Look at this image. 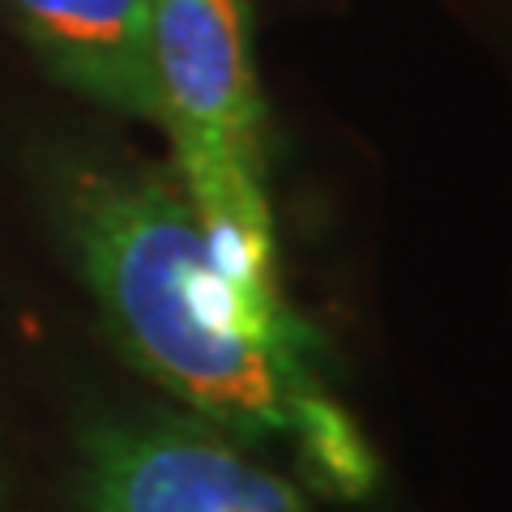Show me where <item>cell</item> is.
I'll use <instances>...</instances> for the list:
<instances>
[{
	"label": "cell",
	"mask_w": 512,
	"mask_h": 512,
	"mask_svg": "<svg viewBox=\"0 0 512 512\" xmlns=\"http://www.w3.org/2000/svg\"><path fill=\"white\" fill-rule=\"evenodd\" d=\"M64 231L116 342L231 444H286L325 495L376 487V453L329 389L325 342L282 282L222 265L167 171L86 167L60 197Z\"/></svg>",
	"instance_id": "1"
},
{
	"label": "cell",
	"mask_w": 512,
	"mask_h": 512,
	"mask_svg": "<svg viewBox=\"0 0 512 512\" xmlns=\"http://www.w3.org/2000/svg\"><path fill=\"white\" fill-rule=\"evenodd\" d=\"M43 69L107 111L158 124L154 0H9Z\"/></svg>",
	"instance_id": "4"
},
{
	"label": "cell",
	"mask_w": 512,
	"mask_h": 512,
	"mask_svg": "<svg viewBox=\"0 0 512 512\" xmlns=\"http://www.w3.org/2000/svg\"><path fill=\"white\" fill-rule=\"evenodd\" d=\"M150 56L175 180L214 252L244 278L282 282L248 0H154Z\"/></svg>",
	"instance_id": "2"
},
{
	"label": "cell",
	"mask_w": 512,
	"mask_h": 512,
	"mask_svg": "<svg viewBox=\"0 0 512 512\" xmlns=\"http://www.w3.org/2000/svg\"><path fill=\"white\" fill-rule=\"evenodd\" d=\"M82 487L90 512H308L291 483L197 419L99 427Z\"/></svg>",
	"instance_id": "3"
}]
</instances>
